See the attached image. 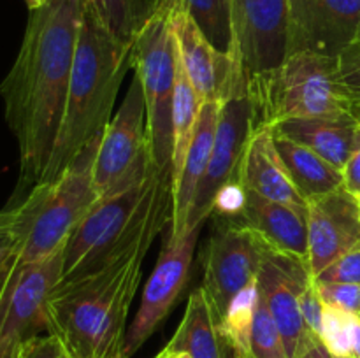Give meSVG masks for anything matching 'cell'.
I'll use <instances>...</instances> for the list:
<instances>
[{
	"instance_id": "cell-1",
	"label": "cell",
	"mask_w": 360,
	"mask_h": 358,
	"mask_svg": "<svg viewBox=\"0 0 360 358\" xmlns=\"http://www.w3.org/2000/svg\"><path fill=\"white\" fill-rule=\"evenodd\" d=\"M84 0H48L30 11L16 60L0 83L4 116L20 153V188L48 168L65 111Z\"/></svg>"
},
{
	"instance_id": "cell-2",
	"label": "cell",
	"mask_w": 360,
	"mask_h": 358,
	"mask_svg": "<svg viewBox=\"0 0 360 358\" xmlns=\"http://www.w3.org/2000/svg\"><path fill=\"white\" fill-rule=\"evenodd\" d=\"M172 218V185L158 197L134 237L111 260L77 279L58 283L49 298V333L70 358H122L127 316L155 237Z\"/></svg>"
},
{
	"instance_id": "cell-3",
	"label": "cell",
	"mask_w": 360,
	"mask_h": 358,
	"mask_svg": "<svg viewBox=\"0 0 360 358\" xmlns=\"http://www.w3.org/2000/svg\"><path fill=\"white\" fill-rule=\"evenodd\" d=\"M130 67L132 44L116 41L102 23L91 0H84L65 111L51 160L41 181L56 178L91 140L104 133Z\"/></svg>"
},
{
	"instance_id": "cell-4",
	"label": "cell",
	"mask_w": 360,
	"mask_h": 358,
	"mask_svg": "<svg viewBox=\"0 0 360 358\" xmlns=\"http://www.w3.org/2000/svg\"><path fill=\"white\" fill-rule=\"evenodd\" d=\"M101 137L91 140L56 178L37 183L20 202L0 211V232L20 263L42 262L62 251L98 199L94 164Z\"/></svg>"
},
{
	"instance_id": "cell-5",
	"label": "cell",
	"mask_w": 360,
	"mask_h": 358,
	"mask_svg": "<svg viewBox=\"0 0 360 358\" xmlns=\"http://www.w3.org/2000/svg\"><path fill=\"white\" fill-rule=\"evenodd\" d=\"M248 93L255 126L292 118H359L334 56L292 53L278 69L253 79Z\"/></svg>"
},
{
	"instance_id": "cell-6",
	"label": "cell",
	"mask_w": 360,
	"mask_h": 358,
	"mask_svg": "<svg viewBox=\"0 0 360 358\" xmlns=\"http://www.w3.org/2000/svg\"><path fill=\"white\" fill-rule=\"evenodd\" d=\"M169 185L171 171H158L153 165L143 178L98 197L63 248L60 283L86 276L111 260L139 230Z\"/></svg>"
},
{
	"instance_id": "cell-7",
	"label": "cell",
	"mask_w": 360,
	"mask_h": 358,
	"mask_svg": "<svg viewBox=\"0 0 360 358\" xmlns=\"http://www.w3.org/2000/svg\"><path fill=\"white\" fill-rule=\"evenodd\" d=\"M132 69L139 76L146 102L151 161L158 171H171L178 48L171 27V9L160 0H155L153 13L134 39Z\"/></svg>"
},
{
	"instance_id": "cell-8",
	"label": "cell",
	"mask_w": 360,
	"mask_h": 358,
	"mask_svg": "<svg viewBox=\"0 0 360 358\" xmlns=\"http://www.w3.org/2000/svg\"><path fill=\"white\" fill-rule=\"evenodd\" d=\"M63 274V249L42 262L0 260V344L49 333V298Z\"/></svg>"
},
{
	"instance_id": "cell-9",
	"label": "cell",
	"mask_w": 360,
	"mask_h": 358,
	"mask_svg": "<svg viewBox=\"0 0 360 358\" xmlns=\"http://www.w3.org/2000/svg\"><path fill=\"white\" fill-rule=\"evenodd\" d=\"M153 167L148 140L146 102L139 76L134 72L125 100L104 128L94 164L98 197L122 190Z\"/></svg>"
},
{
	"instance_id": "cell-10",
	"label": "cell",
	"mask_w": 360,
	"mask_h": 358,
	"mask_svg": "<svg viewBox=\"0 0 360 358\" xmlns=\"http://www.w3.org/2000/svg\"><path fill=\"white\" fill-rule=\"evenodd\" d=\"M266 244L245 225L224 221L211 235L204 260L202 290L211 314L220 326L229 304L257 283Z\"/></svg>"
},
{
	"instance_id": "cell-11",
	"label": "cell",
	"mask_w": 360,
	"mask_h": 358,
	"mask_svg": "<svg viewBox=\"0 0 360 358\" xmlns=\"http://www.w3.org/2000/svg\"><path fill=\"white\" fill-rule=\"evenodd\" d=\"M231 6L234 58L250 84L290 55L288 0H231Z\"/></svg>"
},
{
	"instance_id": "cell-12",
	"label": "cell",
	"mask_w": 360,
	"mask_h": 358,
	"mask_svg": "<svg viewBox=\"0 0 360 358\" xmlns=\"http://www.w3.org/2000/svg\"><path fill=\"white\" fill-rule=\"evenodd\" d=\"M255 130V107L250 93L236 95L221 102L217 137L207 171L197 188L195 199L186 218L185 234L202 227L213 213V204L224 186L241 179L243 158ZM183 234V235H185Z\"/></svg>"
},
{
	"instance_id": "cell-13",
	"label": "cell",
	"mask_w": 360,
	"mask_h": 358,
	"mask_svg": "<svg viewBox=\"0 0 360 358\" xmlns=\"http://www.w3.org/2000/svg\"><path fill=\"white\" fill-rule=\"evenodd\" d=\"M199 232L200 228H195L186 232L178 241H165L153 274L144 286L139 311L127 326L122 358H132L176 305L190 279Z\"/></svg>"
},
{
	"instance_id": "cell-14",
	"label": "cell",
	"mask_w": 360,
	"mask_h": 358,
	"mask_svg": "<svg viewBox=\"0 0 360 358\" xmlns=\"http://www.w3.org/2000/svg\"><path fill=\"white\" fill-rule=\"evenodd\" d=\"M311 277L304 260L274 251L266 246L257 284L260 298L267 305L283 337L288 358H297L315 339L301 312V293Z\"/></svg>"
},
{
	"instance_id": "cell-15",
	"label": "cell",
	"mask_w": 360,
	"mask_h": 358,
	"mask_svg": "<svg viewBox=\"0 0 360 358\" xmlns=\"http://www.w3.org/2000/svg\"><path fill=\"white\" fill-rule=\"evenodd\" d=\"M171 27L179 63L204 102H225L248 93L241 65L231 55L218 51L185 11L171 9Z\"/></svg>"
},
{
	"instance_id": "cell-16",
	"label": "cell",
	"mask_w": 360,
	"mask_h": 358,
	"mask_svg": "<svg viewBox=\"0 0 360 358\" xmlns=\"http://www.w3.org/2000/svg\"><path fill=\"white\" fill-rule=\"evenodd\" d=\"M290 55L338 56L359 37L360 0H288Z\"/></svg>"
},
{
	"instance_id": "cell-17",
	"label": "cell",
	"mask_w": 360,
	"mask_h": 358,
	"mask_svg": "<svg viewBox=\"0 0 360 358\" xmlns=\"http://www.w3.org/2000/svg\"><path fill=\"white\" fill-rule=\"evenodd\" d=\"M359 246V197L341 186L308 202V267L313 277Z\"/></svg>"
},
{
	"instance_id": "cell-18",
	"label": "cell",
	"mask_w": 360,
	"mask_h": 358,
	"mask_svg": "<svg viewBox=\"0 0 360 358\" xmlns=\"http://www.w3.org/2000/svg\"><path fill=\"white\" fill-rule=\"evenodd\" d=\"M236 223L259 235L267 248L308 263V211L273 202L246 190V202Z\"/></svg>"
},
{
	"instance_id": "cell-19",
	"label": "cell",
	"mask_w": 360,
	"mask_h": 358,
	"mask_svg": "<svg viewBox=\"0 0 360 358\" xmlns=\"http://www.w3.org/2000/svg\"><path fill=\"white\" fill-rule=\"evenodd\" d=\"M241 183L264 199L308 211V204L292 183L278 153L271 126H255L253 130L243 158Z\"/></svg>"
},
{
	"instance_id": "cell-20",
	"label": "cell",
	"mask_w": 360,
	"mask_h": 358,
	"mask_svg": "<svg viewBox=\"0 0 360 358\" xmlns=\"http://www.w3.org/2000/svg\"><path fill=\"white\" fill-rule=\"evenodd\" d=\"M220 107L221 102H204L181 171L172 179V218L167 241H178L185 234L190 207L210 164L214 137H217Z\"/></svg>"
},
{
	"instance_id": "cell-21",
	"label": "cell",
	"mask_w": 360,
	"mask_h": 358,
	"mask_svg": "<svg viewBox=\"0 0 360 358\" xmlns=\"http://www.w3.org/2000/svg\"><path fill=\"white\" fill-rule=\"evenodd\" d=\"M359 118H292L276 123L274 135L315 151L329 164L343 171L357 137Z\"/></svg>"
},
{
	"instance_id": "cell-22",
	"label": "cell",
	"mask_w": 360,
	"mask_h": 358,
	"mask_svg": "<svg viewBox=\"0 0 360 358\" xmlns=\"http://www.w3.org/2000/svg\"><path fill=\"white\" fill-rule=\"evenodd\" d=\"M164 351L169 354L186 353L192 358H239L236 347L214 321L202 288L190 293L185 316Z\"/></svg>"
},
{
	"instance_id": "cell-23",
	"label": "cell",
	"mask_w": 360,
	"mask_h": 358,
	"mask_svg": "<svg viewBox=\"0 0 360 358\" xmlns=\"http://www.w3.org/2000/svg\"><path fill=\"white\" fill-rule=\"evenodd\" d=\"M274 142L292 183L306 204L343 186V171L315 151L280 135H274Z\"/></svg>"
},
{
	"instance_id": "cell-24",
	"label": "cell",
	"mask_w": 360,
	"mask_h": 358,
	"mask_svg": "<svg viewBox=\"0 0 360 358\" xmlns=\"http://www.w3.org/2000/svg\"><path fill=\"white\" fill-rule=\"evenodd\" d=\"M202 105L204 100L197 93L193 84L190 83L188 76L183 70L178 58L174 104H172V179L181 171L190 142H192L193 133H195L197 123H199Z\"/></svg>"
},
{
	"instance_id": "cell-25",
	"label": "cell",
	"mask_w": 360,
	"mask_h": 358,
	"mask_svg": "<svg viewBox=\"0 0 360 358\" xmlns=\"http://www.w3.org/2000/svg\"><path fill=\"white\" fill-rule=\"evenodd\" d=\"M160 2H164L169 9L185 11L218 51L227 53L234 58L231 0H160Z\"/></svg>"
},
{
	"instance_id": "cell-26",
	"label": "cell",
	"mask_w": 360,
	"mask_h": 358,
	"mask_svg": "<svg viewBox=\"0 0 360 358\" xmlns=\"http://www.w3.org/2000/svg\"><path fill=\"white\" fill-rule=\"evenodd\" d=\"M91 4L112 37L123 44H134L155 7V0H91Z\"/></svg>"
},
{
	"instance_id": "cell-27",
	"label": "cell",
	"mask_w": 360,
	"mask_h": 358,
	"mask_svg": "<svg viewBox=\"0 0 360 358\" xmlns=\"http://www.w3.org/2000/svg\"><path fill=\"white\" fill-rule=\"evenodd\" d=\"M257 304H259V284L253 283L232 298L224 321L220 323V329L236 347L239 358H246L248 354L250 332H252Z\"/></svg>"
},
{
	"instance_id": "cell-28",
	"label": "cell",
	"mask_w": 360,
	"mask_h": 358,
	"mask_svg": "<svg viewBox=\"0 0 360 358\" xmlns=\"http://www.w3.org/2000/svg\"><path fill=\"white\" fill-rule=\"evenodd\" d=\"M246 358H288L283 337L271 316L269 309L259 295L255 318L250 332L248 354Z\"/></svg>"
},
{
	"instance_id": "cell-29",
	"label": "cell",
	"mask_w": 360,
	"mask_h": 358,
	"mask_svg": "<svg viewBox=\"0 0 360 358\" xmlns=\"http://www.w3.org/2000/svg\"><path fill=\"white\" fill-rule=\"evenodd\" d=\"M352 321L354 314L341 311V309L323 307L322 330L320 340L329 350V353L336 358L350 357L352 353Z\"/></svg>"
},
{
	"instance_id": "cell-30",
	"label": "cell",
	"mask_w": 360,
	"mask_h": 358,
	"mask_svg": "<svg viewBox=\"0 0 360 358\" xmlns=\"http://www.w3.org/2000/svg\"><path fill=\"white\" fill-rule=\"evenodd\" d=\"M315 284L323 304L341 309L348 314L360 316V284L320 283V281H315Z\"/></svg>"
},
{
	"instance_id": "cell-31",
	"label": "cell",
	"mask_w": 360,
	"mask_h": 358,
	"mask_svg": "<svg viewBox=\"0 0 360 358\" xmlns=\"http://www.w3.org/2000/svg\"><path fill=\"white\" fill-rule=\"evenodd\" d=\"M338 70L345 90L357 104L360 102V41H355L338 56Z\"/></svg>"
},
{
	"instance_id": "cell-32",
	"label": "cell",
	"mask_w": 360,
	"mask_h": 358,
	"mask_svg": "<svg viewBox=\"0 0 360 358\" xmlns=\"http://www.w3.org/2000/svg\"><path fill=\"white\" fill-rule=\"evenodd\" d=\"M315 281L320 283H354L360 284V246L350 253L341 256L340 260L323 269Z\"/></svg>"
},
{
	"instance_id": "cell-33",
	"label": "cell",
	"mask_w": 360,
	"mask_h": 358,
	"mask_svg": "<svg viewBox=\"0 0 360 358\" xmlns=\"http://www.w3.org/2000/svg\"><path fill=\"white\" fill-rule=\"evenodd\" d=\"M246 202V188L243 186L241 179L239 181L231 183V185L224 186V188L218 192L217 199L213 204V213L214 216H218L224 221H236L241 214L243 207Z\"/></svg>"
},
{
	"instance_id": "cell-34",
	"label": "cell",
	"mask_w": 360,
	"mask_h": 358,
	"mask_svg": "<svg viewBox=\"0 0 360 358\" xmlns=\"http://www.w3.org/2000/svg\"><path fill=\"white\" fill-rule=\"evenodd\" d=\"M62 343L53 333H41L20 343L16 351V358H62Z\"/></svg>"
},
{
	"instance_id": "cell-35",
	"label": "cell",
	"mask_w": 360,
	"mask_h": 358,
	"mask_svg": "<svg viewBox=\"0 0 360 358\" xmlns=\"http://www.w3.org/2000/svg\"><path fill=\"white\" fill-rule=\"evenodd\" d=\"M326 304L320 298L319 290H316L315 279H309L301 293V312L304 318L306 326L309 332L320 339V330H322V316Z\"/></svg>"
},
{
	"instance_id": "cell-36",
	"label": "cell",
	"mask_w": 360,
	"mask_h": 358,
	"mask_svg": "<svg viewBox=\"0 0 360 358\" xmlns=\"http://www.w3.org/2000/svg\"><path fill=\"white\" fill-rule=\"evenodd\" d=\"M343 186L360 199V123L355 137L354 150L343 167Z\"/></svg>"
},
{
	"instance_id": "cell-37",
	"label": "cell",
	"mask_w": 360,
	"mask_h": 358,
	"mask_svg": "<svg viewBox=\"0 0 360 358\" xmlns=\"http://www.w3.org/2000/svg\"><path fill=\"white\" fill-rule=\"evenodd\" d=\"M297 358H334V357L329 353V350L323 346L322 340H320L319 337H315V339H313L311 343L301 351V354H299Z\"/></svg>"
},
{
	"instance_id": "cell-38",
	"label": "cell",
	"mask_w": 360,
	"mask_h": 358,
	"mask_svg": "<svg viewBox=\"0 0 360 358\" xmlns=\"http://www.w3.org/2000/svg\"><path fill=\"white\" fill-rule=\"evenodd\" d=\"M350 358H360V318L354 316L352 321V353Z\"/></svg>"
},
{
	"instance_id": "cell-39",
	"label": "cell",
	"mask_w": 360,
	"mask_h": 358,
	"mask_svg": "<svg viewBox=\"0 0 360 358\" xmlns=\"http://www.w3.org/2000/svg\"><path fill=\"white\" fill-rule=\"evenodd\" d=\"M18 343H2L0 344V358H16Z\"/></svg>"
},
{
	"instance_id": "cell-40",
	"label": "cell",
	"mask_w": 360,
	"mask_h": 358,
	"mask_svg": "<svg viewBox=\"0 0 360 358\" xmlns=\"http://www.w3.org/2000/svg\"><path fill=\"white\" fill-rule=\"evenodd\" d=\"M7 251H9V241H7L6 235L0 232V260L4 258V255H6Z\"/></svg>"
},
{
	"instance_id": "cell-41",
	"label": "cell",
	"mask_w": 360,
	"mask_h": 358,
	"mask_svg": "<svg viewBox=\"0 0 360 358\" xmlns=\"http://www.w3.org/2000/svg\"><path fill=\"white\" fill-rule=\"evenodd\" d=\"M25 2H27V6H28V9H37V7H41V6H44L46 2H48V0H25Z\"/></svg>"
},
{
	"instance_id": "cell-42",
	"label": "cell",
	"mask_w": 360,
	"mask_h": 358,
	"mask_svg": "<svg viewBox=\"0 0 360 358\" xmlns=\"http://www.w3.org/2000/svg\"><path fill=\"white\" fill-rule=\"evenodd\" d=\"M155 358H174V357H172V354H169V353H165V351L162 350L160 353H158L157 357H155Z\"/></svg>"
},
{
	"instance_id": "cell-43",
	"label": "cell",
	"mask_w": 360,
	"mask_h": 358,
	"mask_svg": "<svg viewBox=\"0 0 360 358\" xmlns=\"http://www.w3.org/2000/svg\"><path fill=\"white\" fill-rule=\"evenodd\" d=\"M172 357L174 358H192L190 354H186V353H176V354H172Z\"/></svg>"
},
{
	"instance_id": "cell-44",
	"label": "cell",
	"mask_w": 360,
	"mask_h": 358,
	"mask_svg": "<svg viewBox=\"0 0 360 358\" xmlns=\"http://www.w3.org/2000/svg\"><path fill=\"white\" fill-rule=\"evenodd\" d=\"M355 109H357V116H359V119H360V102H357V104H355Z\"/></svg>"
},
{
	"instance_id": "cell-45",
	"label": "cell",
	"mask_w": 360,
	"mask_h": 358,
	"mask_svg": "<svg viewBox=\"0 0 360 358\" xmlns=\"http://www.w3.org/2000/svg\"><path fill=\"white\" fill-rule=\"evenodd\" d=\"M62 358H70V357H69V354H67V353H63Z\"/></svg>"
},
{
	"instance_id": "cell-46",
	"label": "cell",
	"mask_w": 360,
	"mask_h": 358,
	"mask_svg": "<svg viewBox=\"0 0 360 358\" xmlns=\"http://www.w3.org/2000/svg\"><path fill=\"white\" fill-rule=\"evenodd\" d=\"M357 41H360V30H359V37H357Z\"/></svg>"
},
{
	"instance_id": "cell-47",
	"label": "cell",
	"mask_w": 360,
	"mask_h": 358,
	"mask_svg": "<svg viewBox=\"0 0 360 358\" xmlns=\"http://www.w3.org/2000/svg\"><path fill=\"white\" fill-rule=\"evenodd\" d=\"M334 358H336V357H334ZM343 358H350V357H343Z\"/></svg>"
},
{
	"instance_id": "cell-48",
	"label": "cell",
	"mask_w": 360,
	"mask_h": 358,
	"mask_svg": "<svg viewBox=\"0 0 360 358\" xmlns=\"http://www.w3.org/2000/svg\"><path fill=\"white\" fill-rule=\"evenodd\" d=\"M359 318H360V316H359Z\"/></svg>"
}]
</instances>
